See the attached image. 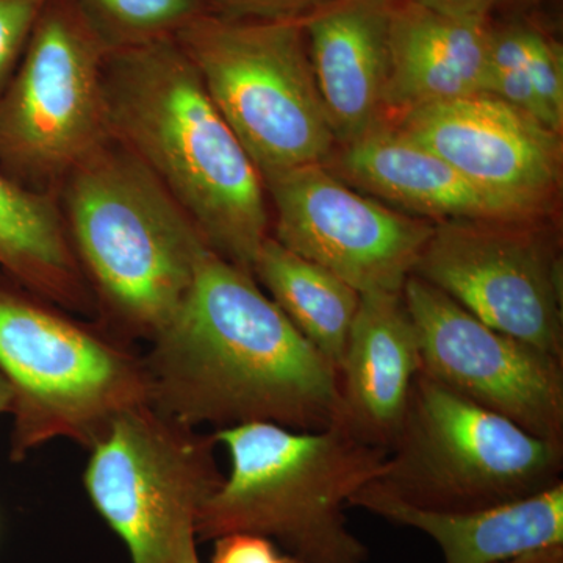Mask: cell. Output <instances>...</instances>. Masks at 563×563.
<instances>
[{"mask_svg": "<svg viewBox=\"0 0 563 563\" xmlns=\"http://www.w3.org/2000/svg\"><path fill=\"white\" fill-rule=\"evenodd\" d=\"M141 355L147 404L190 428L273 422L317 432L340 422L336 366L251 273L211 250L179 312Z\"/></svg>", "mask_w": 563, "mask_h": 563, "instance_id": "1", "label": "cell"}, {"mask_svg": "<svg viewBox=\"0 0 563 563\" xmlns=\"http://www.w3.org/2000/svg\"><path fill=\"white\" fill-rule=\"evenodd\" d=\"M111 139L135 155L214 254L252 274L272 217L265 184L176 38L109 52Z\"/></svg>", "mask_w": 563, "mask_h": 563, "instance_id": "2", "label": "cell"}, {"mask_svg": "<svg viewBox=\"0 0 563 563\" xmlns=\"http://www.w3.org/2000/svg\"><path fill=\"white\" fill-rule=\"evenodd\" d=\"M58 206L101 325L151 343L179 312L202 233L154 174L111 139L63 179Z\"/></svg>", "mask_w": 563, "mask_h": 563, "instance_id": "3", "label": "cell"}, {"mask_svg": "<svg viewBox=\"0 0 563 563\" xmlns=\"http://www.w3.org/2000/svg\"><path fill=\"white\" fill-rule=\"evenodd\" d=\"M213 433L231 455V473L199 510L198 540L254 533L301 563L368 562L344 509L383 473L388 450L342 424L301 432L250 422Z\"/></svg>", "mask_w": 563, "mask_h": 563, "instance_id": "4", "label": "cell"}, {"mask_svg": "<svg viewBox=\"0 0 563 563\" xmlns=\"http://www.w3.org/2000/svg\"><path fill=\"white\" fill-rule=\"evenodd\" d=\"M0 373L13 391L10 459L55 440L91 450L125 410L147 402L143 355L0 274Z\"/></svg>", "mask_w": 563, "mask_h": 563, "instance_id": "5", "label": "cell"}, {"mask_svg": "<svg viewBox=\"0 0 563 563\" xmlns=\"http://www.w3.org/2000/svg\"><path fill=\"white\" fill-rule=\"evenodd\" d=\"M563 443L525 431L418 372L374 485L433 512L518 501L563 483Z\"/></svg>", "mask_w": 563, "mask_h": 563, "instance_id": "6", "label": "cell"}, {"mask_svg": "<svg viewBox=\"0 0 563 563\" xmlns=\"http://www.w3.org/2000/svg\"><path fill=\"white\" fill-rule=\"evenodd\" d=\"M262 179L324 165L336 147L301 20L207 11L176 36Z\"/></svg>", "mask_w": 563, "mask_h": 563, "instance_id": "7", "label": "cell"}, {"mask_svg": "<svg viewBox=\"0 0 563 563\" xmlns=\"http://www.w3.org/2000/svg\"><path fill=\"white\" fill-rule=\"evenodd\" d=\"M109 52L70 0H46L0 99V172L55 195L111 140L103 87Z\"/></svg>", "mask_w": 563, "mask_h": 563, "instance_id": "8", "label": "cell"}, {"mask_svg": "<svg viewBox=\"0 0 563 563\" xmlns=\"http://www.w3.org/2000/svg\"><path fill=\"white\" fill-rule=\"evenodd\" d=\"M217 446L213 432L143 402L91 448L85 490L132 563H181L196 550L199 510L224 481Z\"/></svg>", "mask_w": 563, "mask_h": 563, "instance_id": "9", "label": "cell"}, {"mask_svg": "<svg viewBox=\"0 0 563 563\" xmlns=\"http://www.w3.org/2000/svg\"><path fill=\"white\" fill-rule=\"evenodd\" d=\"M413 276L477 320L563 362V265L547 221L437 222Z\"/></svg>", "mask_w": 563, "mask_h": 563, "instance_id": "10", "label": "cell"}, {"mask_svg": "<svg viewBox=\"0 0 563 563\" xmlns=\"http://www.w3.org/2000/svg\"><path fill=\"white\" fill-rule=\"evenodd\" d=\"M263 184L274 207L273 239L361 295L402 292L435 228L355 190L324 165Z\"/></svg>", "mask_w": 563, "mask_h": 563, "instance_id": "11", "label": "cell"}, {"mask_svg": "<svg viewBox=\"0 0 563 563\" xmlns=\"http://www.w3.org/2000/svg\"><path fill=\"white\" fill-rule=\"evenodd\" d=\"M402 298L421 373L532 435L563 443V362L495 331L413 274Z\"/></svg>", "mask_w": 563, "mask_h": 563, "instance_id": "12", "label": "cell"}, {"mask_svg": "<svg viewBox=\"0 0 563 563\" xmlns=\"http://www.w3.org/2000/svg\"><path fill=\"white\" fill-rule=\"evenodd\" d=\"M510 220L548 221L561 198V133L496 96L431 103L393 118Z\"/></svg>", "mask_w": 563, "mask_h": 563, "instance_id": "13", "label": "cell"}, {"mask_svg": "<svg viewBox=\"0 0 563 563\" xmlns=\"http://www.w3.org/2000/svg\"><path fill=\"white\" fill-rule=\"evenodd\" d=\"M391 2L329 0L301 20L336 146L387 120Z\"/></svg>", "mask_w": 563, "mask_h": 563, "instance_id": "14", "label": "cell"}, {"mask_svg": "<svg viewBox=\"0 0 563 563\" xmlns=\"http://www.w3.org/2000/svg\"><path fill=\"white\" fill-rule=\"evenodd\" d=\"M418 372L420 346L402 292L361 295L339 366V424L390 450Z\"/></svg>", "mask_w": 563, "mask_h": 563, "instance_id": "15", "label": "cell"}, {"mask_svg": "<svg viewBox=\"0 0 563 563\" xmlns=\"http://www.w3.org/2000/svg\"><path fill=\"white\" fill-rule=\"evenodd\" d=\"M490 20L393 0L385 114L487 92Z\"/></svg>", "mask_w": 563, "mask_h": 563, "instance_id": "16", "label": "cell"}, {"mask_svg": "<svg viewBox=\"0 0 563 563\" xmlns=\"http://www.w3.org/2000/svg\"><path fill=\"white\" fill-rule=\"evenodd\" d=\"M324 166L355 190L435 224L510 220L435 152L387 120L336 146Z\"/></svg>", "mask_w": 563, "mask_h": 563, "instance_id": "17", "label": "cell"}, {"mask_svg": "<svg viewBox=\"0 0 563 563\" xmlns=\"http://www.w3.org/2000/svg\"><path fill=\"white\" fill-rule=\"evenodd\" d=\"M347 507L426 533L442 551L444 563H498L563 544V483L518 501L463 514L410 506L372 483L355 493Z\"/></svg>", "mask_w": 563, "mask_h": 563, "instance_id": "18", "label": "cell"}, {"mask_svg": "<svg viewBox=\"0 0 563 563\" xmlns=\"http://www.w3.org/2000/svg\"><path fill=\"white\" fill-rule=\"evenodd\" d=\"M0 274L69 313L96 314L57 198L0 172Z\"/></svg>", "mask_w": 563, "mask_h": 563, "instance_id": "19", "label": "cell"}, {"mask_svg": "<svg viewBox=\"0 0 563 563\" xmlns=\"http://www.w3.org/2000/svg\"><path fill=\"white\" fill-rule=\"evenodd\" d=\"M252 276L291 324L339 369L361 292L282 246L272 235L258 251Z\"/></svg>", "mask_w": 563, "mask_h": 563, "instance_id": "20", "label": "cell"}, {"mask_svg": "<svg viewBox=\"0 0 563 563\" xmlns=\"http://www.w3.org/2000/svg\"><path fill=\"white\" fill-rule=\"evenodd\" d=\"M110 51L174 38L207 13V0H70Z\"/></svg>", "mask_w": 563, "mask_h": 563, "instance_id": "21", "label": "cell"}, {"mask_svg": "<svg viewBox=\"0 0 563 563\" xmlns=\"http://www.w3.org/2000/svg\"><path fill=\"white\" fill-rule=\"evenodd\" d=\"M529 79L539 103V118L551 131L563 132V52L558 41L532 24L529 33Z\"/></svg>", "mask_w": 563, "mask_h": 563, "instance_id": "22", "label": "cell"}, {"mask_svg": "<svg viewBox=\"0 0 563 563\" xmlns=\"http://www.w3.org/2000/svg\"><path fill=\"white\" fill-rule=\"evenodd\" d=\"M46 0H0V99Z\"/></svg>", "mask_w": 563, "mask_h": 563, "instance_id": "23", "label": "cell"}, {"mask_svg": "<svg viewBox=\"0 0 563 563\" xmlns=\"http://www.w3.org/2000/svg\"><path fill=\"white\" fill-rule=\"evenodd\" d=\"M329 0H207L211 13L232 20H302Z\"/></svg>", "mask_w": 563, "mask_h": 563, "instance_id": "24", "label": "cell"}, {"mask_svg": "<svg viewBox=\"0 0 563 563\" xmlns=\"http://www.w3.org/2000/svg\"><path fill=\"white\" fill-rule=\"evenodd\" d=\"M213 542L211 563H301L272 540L254 533H229Z\"/></svg>", "mask_w": 563, "mask_h": 563, "instance_id": "25", "label": "cell"}, {"mask_svg": "<svg viewBox=\"0 0 563 563\" xmlns=\"http://www.w3.org/2000/svg\"><path fill=\"white\" fill-rule=\"evenodd\" d=\"M442 13L454 16L479 18L490 20V13L503 7L504 0H412Z\"/></svg>", "mask_w": 563, "mask_h": 563, "instance_id": "26", "label": "cell"}, {"mask_svg": "<svg viewBox=\"0 0 563 563\" xmlns=\"http://www.w3.org/2000/svg\"><path fill=\"white\" fill-rule=\"evenodd\" d=\"M498 563H563V544L540 548L531 553L517 555V558Z\"/></svg>", "mask_w": 563, "mask_h": 563, "instance_id": "27", "label": "cell"}, {"mask_svg": "<svg viewBox=\"0 0 563 563\" xmlns=\"http://www.w3.org/2000/svg\"><path fill=\"white\" fill-rule=\"evenodd\" d=\"M11 407H13V391H11L9 380L0 373V417L10 415Z\"/></svg>", "mask_w": 563, "mask_h": 563, "instance_id": "28", "label": "cell"}, {"mask_svg": "<svg viewBox=\"0 0 563 563\" xmlns=\"http://www.w3.org/2000/svg\"><path fill=\"white\" fill-rule=\"evenodd\" d=\"M540 2V0H504L503 7L514 5V7H523V5H533V3Z\"/></svg>", "mask_w": 563, "mask_h": 563, "instance_id": "29", "label": "cell"}, {"mask_svg": "<svg viewBox=\"0 0 563 563\" xmlns=\"http://www.w3.org/2000/svg\"><path fill=\"white\" fill-rule=\"evenodd\" d=\"M181 563H202L201 559H199L198 548H196V550H192L191 553L188 554L187 558H185L184 562Z\"/></svg>", "mask_w": 563, "mask_h": 563, "instance_id": "30", "label": "cell"}]
</instances>
